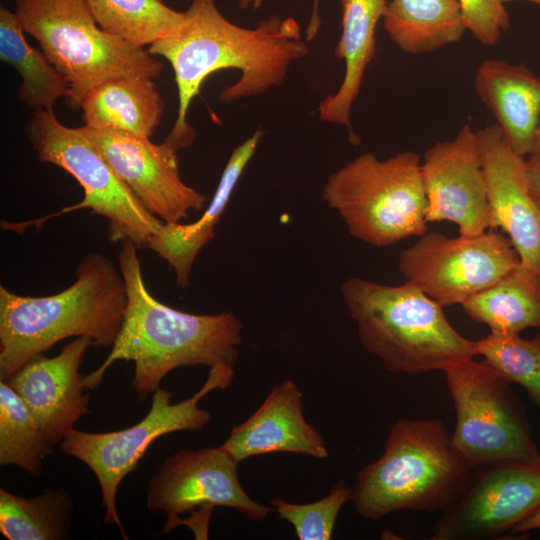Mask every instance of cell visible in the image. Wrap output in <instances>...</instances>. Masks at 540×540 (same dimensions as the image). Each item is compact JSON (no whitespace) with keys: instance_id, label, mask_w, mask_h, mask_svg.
<instances>
[{"instance_id":"6da1fadb","label":"cell","mask_w":540,"mask_h":540,"mask_svg":"<svg viewBox=\"0 0 540 540\" xmlns=\"http://www.w3.org/2000/svg\"><path fill=\"white\" fill-rule=\"evenodd\" d=\"M184 23L151 45L148 52L170 62L178 91V113L165 142L177 151L196 138L187 121L190 104L212 73L238 69L240 77L223 88L218 99L231 103L281 86L290 65L309 54L299 23L292 17L272 16L255 28L238 26L217 8L215 0H191Z\"/></svg>"},{"instance_id":"7a4b0ae2","label":"cell","mask_w":540,"mask_h":540,"mask_svg":"<svg viewBox=\"0 0 540 540\" xmlns=\"http://www.w3.org/2000/svg\"><path fill=\"white\" fill-rule=\"evenodd\" d=\"M118 263L127 288L121 330L105 361L85 376V387L96 389L118 360L133 361L131 389L138 402L146 400L161 381L179 367L225 365L235 368L242 343V322L231 312L191 314L171 308L148 291L137 245L121 241Z\"/></svg>"},{"instance_id":"3957f363","label":"cell","mask_w":540,"mask_h":540,"mask_svg":"<svg viewBox=\"0 0 540 540\" xmlns=\"http://www.w3.org/2000/svg\"><path fill=\"white\" fill-rule=\"evenodd\" d=\"M75 281L44 297L22 296L0 286V380L69 337L112 347L122 327L127 288L120 268L102 253L77 265Z\"/></svg>"},{"instance_id":"277c9868","label":"cell","mask_w":540,"mask_h":540,"mask_svg":"<svg viewBox=\"0 0 540 540\" xmlns=\"http://www.w3.org/2000/svg\"><path fill=\"white\" fill-rule=\"evenodd\" d=\"M341 292L362 345L392 373L444 371L476 356V341L457 332L443 306L408 281L391 286L353 277Z\"/></svg>"},{"instance_id":"5b68a950","label":"cell","mask_w":540,"mask_h":540,"mask_svg":"<svg viewBox=\"0 0 540 540\" xmlns=\"http://www.w3.org/2000/svg\"><path fill=\"white\" fill-rule=\"evenodd\" d=\"M470 471L441 419L400 418L383 454L357 473L351 502L358 515L373 521L396 511L441 512Z\"/></svg>"},{"instance_id":"8992f818","label":"cell","mask_w":540,"mask_h":540,"mask_svg":"<svg viewBox=\"0 0 540 540\" xmlns=\"http://www.w3.org/2000/svg\"><path fill=\"white\" fill-rule=\"evenodd\" d=\"M322 198L354 238L376 247L427 232V197L419 154L385 160L363 153L331 173Z\"/></svg>"},{"instance_id":"52a82bcc","label":"cell","mask_w":540,"mask_h":540,"mask_svg":"<svg viewBox=\"0 0 540 540\" xmlns=\"http://www.w3.org/2000/svg\"><path fill=\"white\" fill-rule=\"evenodd\" d=\"M15 13L68 80L71 107L79 108L92 88L110 79H155L161 73V63L148 50L102 30L85 0H16Z\"/></svg>"},{"instance_id":"ba28073f","label":"cell","mask_w":540,"mask_h":540,"mask_svg":"<svg viewBox=\"0 0 540 540\" xmlns=\"http://www.w3.org/2000/svg\"><path fill=\"white\" fill-rule=\"evenodd\" d=\"M234 376L235 368L211 367L202 387L190 398L172 403L173 392L158 387L152 394L149 412L138 423L122 430L100 433L74 428L61 441L60 449L64 454L83 462L95 474L105 508L104 523L116 524L124 539L128 537L116 504L122 480L135 471L149 446L159 437L204 428L212 415L200 408L199 402L214 389L227 388Z\"/></svg>"},{"instance_id":"9c48e42d","label":"cell","mask_w":540,"mask_h":540,"mask_svg":"<svg viewBox=\"0 0 540 540\" xmlns=\"http://www.w3.org/2000/svg\"><path fill=\"white\" fill-rule=\"evenodd\" d=\"M456 423L451 440L472 468L540 456L525 406L511 383L473 358L444 370Z\"/></svg>"},{"instance_id":"30bf717a","label":"cell","mask_w":540,"mask_h":540,"mask_svg":"<svg viewBox=\"0 0 540 540\" xmlns=\"http://www.w3.org/2000/svg\"><path fill=\"white\" fill-rule=\"evenodd\" d=\"M25 133L40 162L62 168L84 190L82 201L56 215L90 209L107 219L110 241L130 239L144 248L161 229L164 222L142 204L79 128L63 125L53 110H36Z\"/></svg>"},{"instance_id":"8fae6325","label":"cell","mask_w":540,"mask_h":540,"mask_svg":"<svg viewBox=\"0 0 540 540\" xmlns=\"http://www.w3.org/2000/svg\"><path fill=\"white\" fill-rule=\"evenodd\" d=\"M238 464L221 446L180 449L168 456L146 491L147 509L168 516L162 533L170 532L179 525L181 515L190 513L184 524L200 539L216 506L234 509L251 521H263L273 512L271 506L254 501L245 492Z\"/></svg>"},{"instance_id":"7c38bea8","label":"cell","mask_w":540,"mask_h":540,"mask_svg":"<svg viewBox=\"0 0 540 540\" xmlns=\"http://www.w3.org/2000/svg\"><path fill=\"white\" fill-rule=\"evenodd\" d=\"M519 266L510 239L494 229L457 238L425 233L398 260L406 281L442 306L462 305Z\"/></svg>"},{"instance_id":"4fadbf2b","label":"cell","mask_w":540,"mask_h":540,"mask_svg":"<svg viewBox=\"0 0 540 540\" xmlns=\"http://www.w3.org/2000/svg\"><path fill=\"white\" fill-rule=\"evenodd\" d=\"M539 509L540 456L486 463L471 469L434 523L431 539H498Z\"/></svg>"},{"instance_id":"5bb4252c","label":"cell","mask_w":540,"mask_h":540,"mask_svg":"<svg viewBox=\"0 0 540 540\" xmlns=\"http://www.w3.org/2000/svg\"><path fill=\"white\" fill-rule=\"evenodd\" d=\"M117 176L164 223H178L202 211L207 198L181 178L177 150L167 142L114 129L79 127Z\"/></svg>"},{"instance_id":"9a60e30c","label":"cell","mask_w":540,"mask_h":540,"mask_svg":"<svg viewBox=\"0 0 540 540\" xmlns=\"http://www.w3.org/2000/svg\"><path fill=\"white\" fill-rule=\"evenodd\" d=\"M427 197L426 220L456 224L461 235L491 229L482 155L477 132L465 124L452 140L437 142L421 163Z\"/></svg>"},{"instance_id":"2e32d148","label":"cell","mask_w":540,"mask_h":540,"mask_svg":"<svg viewBox=\"0 0 540 540\" xmlns=\"http://www.w3.org/2000/svg\"><path fill=\"white\" fill-rule=\"evenodd\" d=\"M477 132L492 218L510 239L524 270L540 275V209L526 175V160L507 143L497 124Z\"/></svg>"},{"instance_id":"e0dca14e","label":"cell","mask_w":540,"mask_h":540,"mask_svg":"<svg viewBox=\"0 0 540 540\" xmlns=\"http://www.w3.org/2000/svg\"><path fill=\"white\" fill-rule=\"evenodd\" d=\"M90 346V338L77 337L54 357H33L6 381L28 406L51 447L89 412L90 395L80 366Z\"/></svg>"},{"instance_id":"ac0fdd59","label":"cell","mask_w":540,"mask_h":540,"mask_svg":"<svg viewBox=\"0 0 540 540\" xmlns=\"http://www.w3.org/2000/svg\"><path fill=\"white\" fill-rule=\"evenodd\" d=\"M302 396L292 379L275 385L260 407L231 430L221 447L238 463L274 452L328 458L321 433L304 417Z\"/></svg>"},{"instance_id":"d6986e66","label":"cell","mask_w":540,"mask_h":540,"mask_svg":"<svg viewBox=\"0 0 540 540\" xmlns=\"http://www.w3.org/2000/svg\"><path fill=\"white\" fill-rule=\"evenodd\" d=\"M475 91L511 148L529 156L540 117V77L523 64L486 59L477 69Z\"/></svg>"},{"instance_id":"ffe728a7","label":"cell","mask_w":540,"mask_h":540,"mask_svg":"<svg viewBox=\"0 0 540 540\" xmlns=\"http://www.w3.org/2000/svg\"><path fill=\"white\" fill-rule=\"evenodd\" d=\"M342 32L335 56L345 63V73L339 89L328 94L317 107L319 120L344 125L353 144L359 138L351 127V109L358 97L365 70L376 54V28L383 18L387 0H340Z\"/></svg>"},{"instance_id":"44dd1931","label":"cell","mask_w":540,"mask_h":540,"mask_svg":"<svg viewBox=\"0 0 540 540\" xmlns=\"http://www.w3.org/2000/svg\"><path fill=\"white\" fill-rule=\"evenodd\" d=\"M262 136L263 132L257 130L233 149L214 196L203 215L193 223H163L161 229L148 241L145 248L154 251L168 262L176 273L179 287L185 289L189 286L192 265L201 249L214 239L215 226L243 171L254 156Z\"/></svg>"},{"instance_id":"7402d4cb","label":"cell","mask_w":540,"mask_h":540,"mask_svg":"<svg viewBox=\"0 0 540 540\" xmlns=\"http://www.w3.org/2000/svg\"><path fill=\"white\" fill-rule=\"evenodd\" d=\"M164 107L153 78L132 75L95 86L79 108L83 111L84 126L150 138L161 122Z\"/></svg>"},{"instance_id":"603a6c76","label":"cell","mask_w":540,"mask_h":540,"mask_svg":"<svg viewBox=\"0 0 540 540\" xmlns=\"http://www.w3.org/2000/svg\"><path fill=\"white\" fill-rule=\"evenodd\" d=\"M382 20L391 41L408 54L458 43L467 31L459 0H391Z\"/></svg>"},{"instance_id":"cb8c5ba5","label":"cell","mask_w":540,"mask_h":540,"mask_svg":"<svg viewBox=\"0 0 540 540\" xmlns=\"http://www.w3.org/2000/svg\"><path fill=\"white\" fill-rule=\"evenodd\" d=\"M474 321L491 333L519 334L527 328L540 330V275L520 266L462 304Z\"/></svg>"},{"instance_id":"d4e9b609","label":"cell","mask_w":540,"mask_h":540,"mask_svg":"<svg viewBox=\"0 0 540 540\" xmlns=\"http://www.w3.org/2000/svg\"><path fill=\"white\" fill-rule=\"evenodd\" d=\"M15 12L0 9V58L20 76V101L32 111L53 110L60 97L68 98L66 77L46 55L30 46Z\"/></svg>"},{"instance_id":"484cf974","label":"cell","mask_w":540,"mask_h":540,"mask_svg":"<svg viewBox=\"0 0 540 540\" xmlns=\"http://www.w3.org/2000/svg\"><path fill=\"white\" fill-rule=\"evenodd\" d=\"M73 499L63 487L34 497L0 489V533L7 540L70 538Z\"/></svg>"},{"instance_id":"4316f807","label":"cell","mask_w":540,"mask_h":540,"mask_svg":"<svg viewBox=\"0 0 540 540\" xmlns=\"http://www.w3.org/2000/svg\"><path fill=\"white\" fill-rule=\"evenodd\" d=\"M96 23L105 32L143 47L175 32L186 13L162 0H85Z\"/></svg>"},{"instance_id":"83f0119b","label":"cell","mask_w":540,"mask_h":540,"mask_svg":"<svg viewBox=\"0 0 540 540\" xmlns=\"http://www.w3.org/2000/svg\"><path fill=\"white\" fill-rule=\"evenodd\" d=\"M52 453L40 426L20 396L0 380V465H14L39 476Z\"/></svg>"},{"instance_id":"f1b7e54d","label":"cell","mask_w":540,"mask_h":540,"mask_svg":"<svg viewBox=\"0 0 540 540\" xmlns=\"http://www.w3.org/2000/svg\"><path fill=\"white\" fill-rule=\"evenodd\" d=\"M476 355L506 381L522 386L540 408V333L531 339L490 333L476 341Z\"/></svg>"},{"instance_id":"f546056e","label":"cell","mask_w":540,"mask_h":540,"mask_svg":"<svg viewBox=\"0 0 540 540\" xmlns=\"http://www.w3.org/2000/svg\"><path fill=\"white\" fill-rule=\"evenodd\" d=\"M352 487L337 482L322 499L305 504L291 503L281 497L271 499L270 506L278 519L289 522L299 540H329L341 508L352 500Z\"/></svg>"},{"instance_id":"4dcf8cb0","label":"cell","mask_w":540,"mask_h":540,"mask_svg":"<svg viewBox=\"0 0 540 540\" xmlns=\"http://www.w3.org/2000/svg\"><path fill=\"white\" fill-rule=\"evenodd\" d=\"M467 31L485 46L498 43L510 28V17L503 0H459Z\"/></svg>"},{"instance_id":"1f68e13d","label":"cell","mask_w":540,"mask_h":540,"mask_svg":"<svg viewBox=\"0 0 540 540\" xmlns=\"http://www.w3.org/2000/svg\"><path fill=\"white\" fill-rule=\"evenodd\" d=\"M526 175L531 195L540 209V158L526 160Z\"/></svg>"},{"instance_id":"d6a6232c","label":"cell","mask_w":540,"mask_h":540,"mask_svg":"<svg viewBox=\"0 0 540 540\" xmlns=\"http://www.w3.org/2000/svg\"><path fill=\"white\" fill-rule=\"evenodd\" d=\"M538 529H540V509L516 525L511 532L515 534H525Z\"/></svg>"},{"instance_id":"836d02e7","label":"cell","mask_w":540,"mask_h":540,"mask_svg":"<svg viewBox=\"0 0 540 540\" xmlns=\"http://www.w3.org/2000/svg\"><path fill=\"white\" fill-rule=\"evenodd\" d=\"M321 24L319 16V0H314L310 21L305 30V36L308 41L313 40L317 35Z\"/></svg>"},{"instance_id":"e575fe53","label":"cell","mask_w":540,"mask_h":540,"mask_svg":"<svg viewBox=\"0 0 540 540\" xmlns=\"http://www.w3.org/2000/svg\"><path fill=\"white\" fill-rule=\"evenodd\" d=\"M528 157L540 158V117H539V121L535 130L531 152Z\"/></svg>"},{"instance_id":"d590c367","label":"cell","mask_w":540,"mask_h":540,"mask_svg":"<svg viewBox=\"0 0 540 540\" xmlns=\"http://www.w3.org/2000/svg\"><path fill=\"white\" fill-rule=\"evenodd\" d=\"M264 0H240L239 1V7L241 9H246L248 7H253L254 9H258L261 7Z\"/></svg>"},{"instance_id":"8d00e7d4","label":"cell","mask_w":540,"mask_h":540,"mask_svg":"<svg viewBox=\"0 0 540 540\" xmlns=\"http://www.w3.org/2000/svg\"><path fill=\"white\" fill-rule=\"evenodd\" d=\"M503 1L505 3L514 2V1H521V2H528V3H533V4L540 5V0H503Z\"/></svg>"}]
</instances>
